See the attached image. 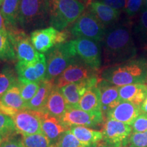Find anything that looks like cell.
Wrapping results in <instances>:
<instances>
[{
	"instance_id": "cell-1",
	"label": "cell",
	"mask_w": 147,
	"mask_h": 147,
	"mask_svg": "<svg viewBox=\"0 0 147 147\" xmlns=\"http://www.w3.org/2000/svg\"><path fill=\"white\" fill-rule=\"evenodd\" d=\"M104 68L135 59L137 49L128 25H116L106 30L102 40Z\"/></svg>"
},
{
	"instance_id": "cell-2",
	"label": "cell",
	"mask_w": 147,
	"mask_h": 147,
	"mask_svg": "<svg viewBox=\"0 0 147 147\" xmlns=\"http://www.w3.org/2000/svg\"><path fill=\"white\" fill-rule=\"evenodd\" d=\"M100 76L102 80L118 87L128 84H145L147 80V58H135L104 68Z\"/></svg>"
},
{
	"instance_id": "cell-3",
	"label": "cell",
	"mask_w": 147,
	"mask_h": 147,
	"mask_svg": "<svg viewBox=\"0 0 147 147\" xmlns=\"http://www.w3.org/2000/svg\"><path fill=\"white\" fill-rule=\"evenodd\" d=\"M50 0H21L18 23L24 30L44 27L50 19Z\"/></svg>"
},
{
	"instance_id": "cell-4",
	"label": "cell",
	"mask_w": 147,
	"mask_h": 147,
	"mask_svg": "<svg viewBox=\"0 0 147 147\" xmlns=\"http://www.w3.org/2000/svg\"><path fill=\"white\" fill-rule=\"evenodd\" d=\"M49 23L58 31H63L83 14L86 5L81 0H50Z\"/></svg>"
},
{
	"instance_id": "cell-5",
	"label": "cell",
	"mask_w": 147,
	"mask_h": 147,
	"mask_svg": "<svg viewBox=\"0 0 147 147\" xmlns=\"http://www.w3.org/2000/svg\"><path fill=\"white\" fill-rule=\"evenodd\" d=\"M72 56L80 58L82 62L95 70H100L102 65V53L98 42L86 38H78L67 42Z\"/></svg>"
},
{
	"instance_id": "cell-6",
	"label": "cell",
	"mask_w": 147,
	"mask_h": 147,
	"mask_svg": "<svg viewBox=\"0 0 147 147\" xmlns=\"http://www.w3.org/2000/svg\"><path fill=\"white\" fill-rule=\"evenodd\" d=\"M76 59L77 57L71 55L67 42L59 44L53 47L47 55L46 80L55 82Z\"/></svg>"
},
{
	"instance_id": "cell-7",
	"label": "cell",
	"mask_w": 147,
	"mask_h": 147,
	"mask_svg": "<svg viewBox=\"0 0 147 147\" xmlns=\"http://www.w3.org/2000/svg\"><path fill=\"white\" fill-rule=\"evenodd\" d=\"M106 32V27L89 10L84 12L70 29L73 36L86 38L95 42H102Z\"/></svg>"
},
{
	"instance_id": "cell-8",
	"label": "cell",
	"mask_w": 147,
	"mask_h": 147,
	"mask_svg": "<svg viewBox=\"0 0 147 147\" xmlns=\"http://www.w3.org/2000/svg\"><path fill=\"white\" fill-rule=\"evenodd\" d=\"M7 31L18 61L34 62L38 59L40 53L35 49L31 38L23 31L17 29L16 27H8Z\"/></svg>"
},
{
	"instance_id": "cell-9",
	"label": "cell",
	"mask_w": 147,
	"mask_h": 147,
	"mask_svg": "<svg viewBox=\"0 0 147 147\" xmlns=\"http://www.w3.org/2000/svg\"><path fill=\"white\" fill-rule=\"evenodd\" d=\"M31 40L38 53H45L54 46L63 44L69 38L66 31H58L54 27L36 29L31 33Z\"/></svg>"
},
{
	"instance_id": "cell-10",
	"label": "cell",
	"mask_w": 147,
	"mask_h": 147,
	"mask_svg": "<svg viewBox=\"0 0 147 147\" xmlns=\"http://www.w3.org/2000/svg\"><path fill=\"white\" fill-rule=\"evenodd\" d=\"M102 132L106 144L113 147H124L127 145L133 130L131 125L107 118Z\"/></svg>"
},
{
	"instance_id": "cell-11",
	"label": "cell",
	"mask_w": 147,
	"mask_h": 147,
	"mask_svg": "<svg viewBox=\"0 0 147 147\" xmlns=\"http://www.w3.org/2000/svg\"><path fill=\"white\" fill-rule=\"evenodd\" d=\"M100 74L98 70L91 68L81 60L76 59L55 80V85L61 89L67 84L82 82L93 76H99Z\"/></svg>"
},
{
	"instance_id": "cell-12",
	"label": "cell",
	"mask_w": 147,
	"mask_h": 147,
	"mask_svg": "<svg viewBox=\"0 0 147 147\" xmlns=\"http://www.w3.org/2000/svg\"><path fill=\"white\" fill-rule=\"evenodd\" d=\"M18 80L21 83L40 82L47 75V60L45 55L40 53L39 57L34 62L18 61L16 65Z\"/></svg>"
},
{
	"instance_id": "cell-13",
	"label": "cell",
	"mask_w": 147,
	"mask_h": 147,
	"mask_svg": "<svg viewBox=\"0 0 147 147\" xmlns=\"http://www.w3.org/2000/svg\"><path fill=\"white\" fill-rule=\"evenodd\" d=\"M16 131L21 136L42 134V112L25 109L16 113L12 117Z\"/></svg>"
},
{
	"instance_id": "cell-14",
	"label": "cell",
	"mask_w": 147,
	"mask_h": 147,
	"mask_svg": "<svg viewBox=\"0 0 147 147\" xmlns=\"http://www.w3.org/2000/svg\"><path fill=\"white\" fill-rule=\"evenodd\" d=\"M67 126H83L87 127H96L104 122L102 112L89 113L79 108H68L61 119Z\"/></svg>"
},
{
	"instance_id": "cell-15",
	"label": "cell",
	"mask_w": 147,
	"mask_h": 147,
	"mask_svg": "<svg viewBox=\"0 0 147 147\" xmlns=\"http://www.w3.org/2000/svg\"><path fill=\"white\" fill-rule=\"evenodd\" d=\"M42 129L51 147H56L63 134L70 129V127L64 124L60 119L42 112Z\"/></svg>"
},
{
	"instance_id": "cell-16",
	"label": "cell",
	"mask_w": 147,
	"mask_h": 147,
	"mask_svg": "<svg viewBox=\"0 0 147 147\" xmlns=\"http://www.w3.org/2000/svg\"><path fill=\"white\" fill-rule=\"evenodd\" d=\"M25 109L27 105L21 97L18 82L0 99V112L12 117L18 112Z\"/></svg>"
},
{
	"instance_id": "cell-17",
	"label": "cell",
	"mask_w": 147,
	"mask_h": 147,
	"mask_svg": "<svg viewBox=\"0 0 147 147\" xmlns=\"http://www.w3.org/2000/svg\"><path fill=\"white\" fill-rule=\"evenodd\" d=\"M142 113L140 106L129 102H121L115 108L106 114L108 119L131 125L138 116Z\"/></svg>"
},
{
	"instance_id": "cell-18",
	"label": "cell",
	"mask_w": 147,
	"mask_h": 147,
	"mask_svg": "<svg viewBox=\"0 0 147 147\" xmlns=\"http://www.w3.org/2000/svg\"><path fill=\"white\" fill-rule=\"evenodd\" d=\"M100 92L101 105L103 114H106L121 102L119 87L102 80L97 85Z\"/></svg>"
},
{
	"instance_id": "cell-19",
	"label": "cell",
	"mask_w": 147,
	"mask_h": 147,
	"mask_svg": "<svg viewBox=\"0 0 147 147\" xmlns=\"http://www.w3.org/2000/svg\"><path fill=\"white\" fill-rule=\"evenodd\" d=\"M88 10L105 27L115 24L118 21L121 13L120 11L110 8L100 1L91 3L88 6Z\"/></svg>"
},
{
	"instance_id": "cell-20",
	"label": "cell",
	"mask_w": 147,
	"mask_h": 147,
	"mask_svg": "<svg viewBox=\"0 0 147 147\" xmlns=\"http://www.w3.org/2000/svg\"><path fill=\"white\" fill-rule=\"evenodd\" d=\"M67 108L68 106L60 89L55 86L42 113L49 114V115L61 119L67 111Z\"/></svg>"
},
{
	"instance_id": "cell-21",
	"label": "cell",
	"mask_w": 147,
	"mask_h": 147,
	"mask_svg": "<svg viewBox=\"0 0 147 147\" xmlns=\"http://www.w3.org/2000/svg\"><path fill=\"white\" fill-rule=\"evenodd\" d=\"M121 102H129L140 106L147 95L146 84H133L119 87Z\"/></svg>"
},
{
	"instance_id": "cell-22",
	"label": "cell",
	"mask_w": 147,
	"mask_h": 147,
	"mask_svg": "<svg viewBox=\"0 0 147 147\" xmlns=\"http://www.w3.org/2000/svg\"><path fill=\"white\" fill-rule=\"evenodd\" d=\"M55 82L45 80L41 82L40 88L35 96L27 104V109L43 112L51 91L55 87Z\"/></svg>"
},
{
	"instance_id": "cell-23",
	"label": "cell",
	"mask_w": 147,
	"mask_h": 147,
	"mask_svg": "<svg viewBox=\"0 0 147 147\" xmlns=\"http://www.w3.org/2000/svg\"><path fill=\"white\" fill-rule=\"evenodd\" d=\"M79 109L89 113L102 112L100 92L97 86L88 89L80 99Z\"/></svg>"
},
{
	"instance_id": "cell-24",
	"label": "cell",
	"mask_w": 147,
	"mask_h": 147,
	"mask_svg": "<svg viewBox=\"0 0 147 147\" xmlns=\"http://www.w3.org/2000/svg\"><path fill=\"white\" fill-rule=\"evenodd\" d=\"M69 131L80 142L87 145H97L103 140L102 132L83 126L71 127Z\"/></svg>"
},
{
	"instance_id": "cell-25",
	"label": "cell",
	"mask_w": 147,
	"mask_h": 147,
	"mask_svg": "<svg viewBox=\"0 0 147 147\" xmlns=\"http://www.w3.org/2000/svg\"><path fill=\"white\" fill-rule=\"evenodd\" d=\"M21 0H3L1 13L5 20L7 27H16Z\"/></svg>"
},
{
	"instance_id": "cell-26",
	"label": "cell",
	"mask_w": 147,
	"mask_h": 147,
	"mask_svg": "<svg viewBox=\"0 0 147 147\" xmlns=\"http://www.w3.org/2000/svg\"><path fill=\"white\" fill-rule=\"evenodd\" d=\"M17 134L12 117L0 112V144L6 140L16 136Z\"/></svg>"
},
{
	"instance_id": "cell-27",
	"label": "cell",
	"mask_w": 147,
	"mask_h": 147,
	"mask_svg": "<svg viewBox=\"0 0 147 147\" xmlns=\"http://www.w3.org/2000/svg\"><path fill=\"white\" fill-rule=\"evenodd\" d=\"M18 82L14 69L8 66H5L0 72V99Z\"/></svg>"
},
{
	"instance_id": "cell-28",
	"label": "cell",
	"mask_w": 147,
	"mask_h": 147,
	"mask_svg": "<svg viewBox=\"0 0 147 147\" xmlns=\"http://www.w3.org/2000/svg\"><path fill=\"white\" fill-rule=\"evenodd\" d=\"M16 58L15 51L8 34H0V59L13 61Z\"/></svg>"
},
{
	"instance_id": "cell-29",
	"label": "cell",
	"mask_w": 147,
	"mask_h": 147,
	"mask_svg": "<svg viewBox=\"0 0 147 147\" xmlns=\"http://www.w3.org/2000/svg\"><path fill=\"white\" fill-rule=\"evenodd\" d=\"M21 141L25 147H51L49 139L43 133L21 136Z\"/></svg>"
},
{
	"instance_id": "cell-30",
	"label": "cell",
	"mask_w": 147,
	"mask_h": 147,
	"mask_svg": "<svg viewBox=\"0 0 147 147\" xmlns=\"http://www.w3.org/2000/svg\"><path fill=\"white\" fill-rule=\"evenodd\" d=\"M135 33L140 42L147 48V10H142L135 28Z\"/></svg>"
},
{
	"instance_id": "cell-31",
	"label": "cell",
	"mask_w": 147,
	"mask_h": 147,
	"mask_svg": "<svg viewBox=\"0 0 147 147\" xmlns=\"http://www.w3.org/2000/svg\"><path fill=\"white\" fill-rule=\"evenodd\" d=\"M56 147H97V145H87L78 140L68 130L62 136Z\"/></svg>"
},
{
	"instance_id": "cell-32",
	"label": "cell",
	"mask_w": 147,
	"mask_h": 147,
	"mask_svg": "<svg viewBox=\"0 0 147 147\" xmlns=\"http://www.w3.org/2000/svg\"><path fill=\"white\" fill-rule=\"evenodd\" d=\"M40 83L39 82L21 83L19 82V87L20 90H21V97L26 104V105L36 94L40 88Z\"/></svg>"
},
{
	"instance_id": "cell-33",
	"label": "cell",
	"mask_w": 147,
	"mask_h": 147,
	"mask_svg": "<svg viewBox=\"0 0 147 147\" xmlns=\"http://www.w3.org/2000/svg\"><path fill=\"white\" fill-rule=\"evenodd\" d=\"M127 147H147V131L133 132L127 142Z\"/></svg>"
},
{
	"instance_id": "cell-34",
	"label": "cell",
	"mask_w": 147,
	"mask_h": 147,
	"mask_svg": "<svg viewBox=\"0 0 147 147\" xmlns=\"http://www.w3.org/2000/svg\"><path fill=\"white\" fill-rule=\"evenodd\" d=\"M144 0H127L125 11L129 16H134L140 10Z\"/></svg>"
},
{
	"instance_id": "cell-35",
	"label": "cell",
	"mask_w": 147,
	"mask_h": 147,
	"mask_svg": "<svg viewBox=\"0 0 147 147\" xmlns=\"http://www.w3.org/2000/svg\"><path fill=\"white\" fill-rule=\"evenodd\" d=\"M133 132H143L147 131V114L142 113L131 125Z\"/></svg>"
},
{
	"instance_id": "cell-36",
	"label": "cell",
	"mask_w": 147,
	"mask_h": 147,
	"mask_svg": "<svg viewBox=\"0 0 147 147\" xmlns=\"http://www.w3.org/2000/svg\"><path fill=\"white\" fill-rule=\"evenodd\" d=\"M101 2L118 11L125 10L127 0H101Z\"/></svg>"
},
{
	"instance_id": "cell-37",
	"label": "cell",
	"mask_w": 147,
	"mask_h": 147,
	"mask_svg": "<svg viewBox=\"0 0 147 147\" xmlns=\"http://www.w3.org/2000/svg\"><path fill=\"white\" fill-rule=\"evenodd\" d=\"M0 147H25L21 141V138H18L14 136L12 138L6 140L4 142L1 143Z\"/></svg>"
},
{
	"instance_id": "cell-38",
	"label": "cell",
	"mask_w": 147,
	"mask_h": 147,
	"mask_svg": "<svg viewBox=\"0 0 147 147\" xmlns=\"http://www.w3.org/2000/svg\"><path fill=\"white\" fill-rule=\"evenodd\" d=\"M0 34H8L5 20L1 13V11H0Z\"/></svg>"
},
{
	"instance_id": "cell-39",
	"label": "cell",
	"mask_w": 147,
	"mask_h": 147,
	"mask_svg": "<svg viewBox=\"0 0 147 147\" xmlns=\"http://www.w3.org/2000/svg\"><path fill=\"white\" fill-rule=\"evenodd\" d=\"M140 108L141 110H142V113L147 114V95L145 100H144V102L140 105Z\"/></svg>"
},
{
	"instance_id": "cell-40",
	"label": "cell",
	"mask_w": 147,
	"mask_h": 147,
	"mask_svg": "<svg viewBox=\"0 0 147 147\" xmlns=\"http://www.w3.org/2000/svg\"><path fill=\"white\" fill-rule=\"evenodd\" d=\"M81 1L84 3V5H85L86 6L88 7L91 3L95 2V1H99V0H81Z\"/></svg>"
},
{
	"instance_id": "cell-41",
	"label": "cell",
	"mask_w": 147,
	"mask_h": 147,
	"mask_svg": "<svg viewBox=\"0 0 147 147\" xmlns=\"http://www.w3.org/2000/svg\"><path fill=\"white\" fill-rule=\"evenodd\" d=\"M3 1V0H0V7H1V5H2Z\"/></svg>"
},
{
	"instance_id": "cell-42",
	"label": "cell",
	"mask_w": 147,
	"mask_h": 147,
	"mask_svg": "<svg viewBox=\"0 0 147 147\" xmlns=\"http://www.w3.org/2000/svg\"><path fill=\"white\" fill-rule=\"evenodd\" d=\"M144 3H146V7H147V0H144Z\"/></svg>"
},
{
	"instance_id": "cell-43",
	"label": "cell",
	"mask_w": 147,
	"mask_h": 147,
	"mask_svg": "<svg viewBox=\"0 0 147 147\" xmlns=\"http://www.w3.org/2000/svg\"><path fill=\"white\" fill-rule=\"evenodd\" d=\"M102 147H113V146H102Z\"/></svg>"
},
{
	"instance_id": "cell-44",
	"label": "cell",
	"mask_w": 147,
	"mask_h": 147,
	"mask_svg": "<svg viewBox=\"0 0 147 147\" xmlns=\"http://www.w3.org/2000/svg\"><path fill=\"white\" fill-rule=\"evenodd\" d=\"M145 84H146V85L147 86V80H146V82H145Z\"/></svg>"
},
{
	"instance_id": "cell-45",
	"label": "cell",
	"mask_w": 147,
	"mask_h": 147,
	"mask_svg": "<svg viewBox=\"0 0 147 147\" xmlns=\"http://www.w3.org/2000/svg\"><path fill=\"white\" fill-rule=\"evenodd\" d=\"M146 49V51H147V48H146V49Z\"/></svg>"
}]
</instances>
